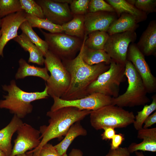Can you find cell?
<instances>
[{
    "mask_svg": "<svg viewBox=\"0 0 156 156\" xmlns=\"http://www.w3.org/2000/svg\"><path fill=\"white\" fill-rule=\"evenodd\" d=\"M10 156H11V155H10Z\"/></svg>",
    "mask_w": 156,
    "mask_h": 156,
    "instance_id": "c3c4849f",
    "label": "cell"
},
{
    "mask_svg": "<svg viewBox=\"0 0 156 156\" xmlns=\"http://www.w3.org/2000/svg\"><path fill=\"white\" fill-rule=\"evenodd\" d=\"M11 155L16 156L35 149L39 145L40 132L30 125L23 123L18 128Z\"/></svg>",
    "mask_w": 156,
    "mask_h": 156,
    "instance_id": "7c38bea8",
    "label": "cell"
},
{
    "mask_svg": "<svg viewBox=\"0 0 156 156\" xmlns=\"http://www.w3.org/2000/svg\"><path fill=\"white\" fill-rule=\"evenodd\" d=\"M52 98L54 102L50 110L52 111L66 107H75L80 110L94 111L112 105V97L98 93L73 100H66L56 97Z\"/></svg>",
    "mask_w": 156,
    "mask_h": 156,
    "instance_id": "30bf717a",
    "label": "cell"
},
{
    "mask_svg": "<svg viewBox=\"0 0 156 156\" xmlns=\"http://www.w3.org/2000/svg\"><path fill=\"white\" fill-rule=\"evenodd\" d=\"M137 37L135 31L109 35L103 50L115 62L125 65L130 44L133 43Z\"/></svg>",
    "mask_w": 156,
    "mask_h": 156,
    "instance_id": "9c48e42d",
    "label": "cell"
},
{
    "mask_svg": "<svg viewBox=\"0 0 156 156\" xmlns=\"http://www.w3.org/2000/svg\"><path fill=\"white\" fill-rule=\"evenodd\" d=\"M89 0H73L70 4V8L73 14L85 15L88 12Z\"/></svg>",
    "mask_w": 156,
    "mask_h": 156,
    "instance_id": "836d02e7",
    "label": "cell"
},
{
    "mask_svg": "<svg viewBox=\"0 0 156 156\" xmlns=\"http://www.w3.org/2000/svg\"><path fill=\"white\" fill-rule=\"evenodd\" d=\"M87 134V131L82 126L80 121L76 122L70 127L64 138L54 147L60 155L62 156L66 153L68 148L76 137Z\"/></svg>",
    "mask_w": 156,
    "mask_h": 156,
    "instance_id": "44dd1931",
    "label": "cell"
},
{
    "mask_svg": "<svg viewBox=\"0 0 156 156\" xmlns=\"http://www.w3.org/2000/svg\"><path fill=\"white\" fill-rule=\"evenodd\" d=\"M87 36L85 35L82 43V58L87 64L92 66L102 63L110 65L112 59L103 50H95L88 48L84 45Z\"/></svg>",
    "mask_w": 156,
    "mask_h": 156,
    "instance_id": "603a6c76",
    "label": "cell"
},
{
    "mask_svg": "<svg viewBox=\"0 0 156 156\" xmlns=\"http://www.w3.org/2000/svg\"><path fill=\"white\" fill-rule=\"evenodd\" d=\"M106 156H130L128 148L119 147L114 149H110Z\"/></svg>",
    "mask_w": 156,
    "mask_h": 156,
    "instance_id": "d590c367",
    "label": "cell"
},
{
    "mask_svg": "<svg viewBox=\"0 0 156 156\" xmlns=\"http://www.w3.org/2000/svg\"><path fill=\"white\" fill-rule=\"evenodd\" d=\"M125 75L127 79L128 87L125 92L112 99V105L123 107L144 105L150 102L142 80L132 64L127 60Z\"/></svg>",
    "mask_w": 156,
    "mask_h": 156,
    "instance_id": "277c9868",
    "label": "cell"
},
{
    "mask_svg": "<svg viewBox=\"0 0 156 156\" xmlns=\"http://www.w3.org/2000/svg\"><path fill=\"white\" fill-rule=\"evenodd\" d=\"M156 123V112L149 116L144 121V128H148Z\"/></svg>",
    "mask_w": 156,
    "mask_h": 156,
    "instance_id": "f35d334b",
    "label": "cell"
},
{
    "mask_svg": "<svg viewBox=\"0 0 156 156\" xmlns=\"http://www.w3.org/2000/svg\"><path fill=\"white\" fill-rule=\"evenodd\" d=\"M18 62L19 67L15 75L16 79L32 76L40 77L46 81L49 78L48 71L45 67L41 68L31 65L22 58L20 59Z\"/></svg>",
    "mask_w": 156,
    "mask_h": 156,
    "instance_id": "7402d4cb",
    "label": "cell"
},
{
    "mask_svg": "<svg viewBox=\"0 0 156 156\" xmlns=\"http://www.w3.org/2000/svg\"><path fill=\"white\" fill-rule=\"evenodd\" d=\"M136 45L144 56L155 55L156 52V21H151Z\"/></svg>",
    "mask_w": 156,
    "mask_h": 156,
    "instance_id": "e0dca14e",
    "label": "cell"
},
{
    "mask_svg": "<svg viewBox=\"0 0 156 156\" xmlns=\"http://www.w3.org/2000/svg\"><path fill=\"white\" fill-rule=\"evenodd\" d=\"M136 156H145L142 152H139L138 151L135 152Z\"/></svg>",
    "mask_w": 156,
    "mask_h": 156,
    "instance_id": "7bdbcfd3",
    "label": "cell"
},
{
    "mask_svg": "<svg viewBox=\"0 0 156 156\" xmlns=\"http://www.w3.org/2000/svg\"><path fill=\"white\" fill-rule=\"evenodd\" d=\"M104 131L101 134V139L103 140H108L112 139L116 134L115 129L110 127H104L103 129Z\"/></svg>",
    "mask_w": 156,
    "mask_h": 156,
    "instance_id": "74e56055",
    "label": "cell"
},
{
    "mask_svg": "<svg viewBox=\"0 0 156 156\" xmlns=\"http://www.w3.org/2000/svg\"><path fill=\"white\" fill-rule=\"evenodd\" d=\"M23 123L21 119L14 115L9 124L0 130V149L6 156H10L12 153L13 135Z\"/></svg>",
    "mask_w": 156,
    "mask_h": 156,
    "instance_id": "ac0fdd59",
    "label": "cell"
},
{
    "mask_svg": "<svg viewBox=\"0 0 156 156\" xmlns=\"http://www.w3.org/2000/svg\"><path fill=\"white\" fill-rule=\"evenodd\" d=\"M127 1L147 15L156 11V0H129Z\"/></svg>",
    "mask_w": 156,
    "mask_h": 156,
    "instance_id": "1f68e13d",
    "label": "cell"
},
{
    "mask_svg": "<svg viewBox=\"0 0 156 156\" xmlns=\"http://www.w3.org/2000/svg\"><path fill=\"white\" fill-rule=\"evenodd\" d=\"M55 2L61 3H67L68 4H70L72 0H54Z\"/></svg>",
    "mask_w": 156,
    "mask_h": 156,
    "instance_id": "60d3db41",
    "label": "cell"
},
{
    "mask_svg": "<svg viewBox=\"0 0 156 156\" xmlns=\"http://www.w3.org/2000/svg\"><path fill=\"white\" fill-rule=\"evenodd\" d=\"M82 44L78 55L73 59L62 60L69 73L70 82L67 90L60 98L68 101L80 99L87 96V89L101 74L108 70L110 65L104 63L89 65L82 58Z\"/></svg>",
    "mask_w": 156,
    "mask_h": 156,
    "instance_id": "6da1fadb",
    "label": "cell"
},
{
    "mask_svg": "<svg viewBox=\"0 0 156 156\" xmlns=\"http://www.w3.org/2000/svg\"><path fill=\"white\" fill-rule=\"evenodd\" d=\"M2 88L8 94L3 96L4 99L0 100V108L9 110L11 113L21 119L32 112L31 102L49 96L46 86L42 92H27L18 87L14 80H12L8 85L2 86Z\"/></svg>",
    "mask_w": 156,
    "mask_h": 156,
    "instance_id": "3957f363",
    "label": "cell"
},
{
    "mask_svg": "<svg viewBox=\"0 0 156 156\" xmlns=\"http://www.w3.org/2000/svg\"><path fill=\"white\" fill-rule=\"evenodd\" d=\"M152 101L149 105H144L142 109L137 112V114L135 116V120L133 123V126L137 130H139L143 128V124L146 118L156 109V94L152 97Z\"/></svg>",
    "mask_w": 156,
    "mask_h": 156,
    "instance_id": "f1b7e54d",
    "label": "cell"
},
{
    "mask_svg": "<svg viewBox=\"0 0 156 156\" xmlns=\"http://www.w3.org/2000/svg\"><path fill=\"white\" fill-rule=\"evenodd\" d=\"M45 67L50 73L46 86L49 96L61 98L69 86L70 75L61 60L49 50L44 56Z\"/></svg>",
    "mask_w": 156,
    "mask_h": 156,
    "instance_id": "8992f818",
    "label": "cell"
},
{
    "mask_svg": "<svg viewBox=\"0 0 156 156\" xmlns=\"http://www.w3.org/2000/svg\"><path fill=\"white\" fill-rule=\"evenodd\" d=\"M124 140L123 134L121 133L115 134L112 139L110 149H114L119 147Z\"/></svg>",
    "mask_w": 156,
    "mask_h": 156,
    "instance_id": "8d00e7d4",
    "label": "cell"
},
{
    "mask_svg": "<svg viewBox=\"0 0 156 156\" xmlns=\"http://www.w3.org/2000/svg\"><path fill=\"white\" fill-rule=\"evenodd\" d=\"M38 156H60L54 146L52 144L47 143L41 148Z\"/></svg>",
    "mask_w": 156,
    "mask_h": 156,
    "instance_id": "e575fe53",
    "label": "cell"
},
{
    "mask_svg": "<svg viewBox=\"0 0 156 156\" xmlns=\"http://www.w3.org/2000/svg\"><path fill=\"white\" fill-rule=\"evenodd\" d=\"M137 138L140 143H131L127 148L130 153L138 151L156 152V128H144L138 131Z\"/></svg>",
    "mask_w": 156,
    "mask_h": 156,
    "instance_id": "2e32d148",
    "label": "cell"
},
{
    "mask_svg": "<svg viewBox=\"0 0 156 156\" xmlns=\"http://www.w3.org/2000/svg\"><path fill=\"white\" fill-rule=\"evenodd\" d=\"M144 56L136 44L129 45L127 60L131 62L140 76L147 93L154 92L156 91V78L152 74Z\"/></svg>",
    "mask_w": 156,
    "mask_h": 156,
    "instance_id": "8fae6325",
    "label": "cell"
},
{
    "mask_svg": "<svg viewBox=\"0 0 156 156\" xmlns=\"http://www.w3.org/2000/svg\"><path fill=\"white\" fill-rule=\"evenodd\" d=\"M20 28L31 42L42 51L44 56L49 50L46 42L41 39L33 29L32 27L26 20L21 25Z\"/></svg>",
    "mask_w": 156,
    "mask_h": 156,
    "instance_id": "83f0119b",
    "label": "cell"
},
{
    "mask_svg": "<svg viewBox=\"0 0 156 156\" xmlns=\"http://www.w3.org/2000/svg\"><path fill=\"white\" fill-rule=\"evenodd\" d=\"M107 71L100 75L88 87L87 96L100 93L113 98L119 96L120 86L125 81V65L118 64L112 60Z\"/></svg>",
    "mask_w": 156,
    "mask_h": 156,
    "instance_id": "52a82bcc",
    "label": "cell"
},
{
    "mask_svg": "<svg viewBox=\"0 0 156 156\" xmlns=\"http://www.w3.org/2000/svg\"><path fill=\"white\" fill-rule=\"evenodd\" d=\"M1 32H0V37H1Z\"/></svg>",
    "mask_w": 156,
    "mask_h": 156,
    "instance_id": "7dc6e473",
    "label": "cell"
},
{
    "mask_svg": "<svg viewBox=\"0 0 156 156\" xmlns=\"http://www.w3.org/2000/svg\"><path fill=\"white\" fill-rule=\"evenodd\" d=\"M138 22L132 15L126 13L122 14L110 25L107 32L109 35L135 31L138 27Z\"/></svg>",
    "mask_w": 156,
    "mask_h": 156,
    "instance_id": "ffe728a7",
    "label": "cell"
},
{
    "mask_svg": "<svg viewBox=\"0 0 156 156\" xmlns=\"http://www.w3.org/2000/svg\"><path fill=\"white\" fill-rule=\"evenodd\" d=\"M13 40L25 51L29 52V56L28 63H35L40 65L44 64V56L42 52L25 34L22 32Z\"/></svg>",
    "mask_w": 156,
    "mask_h": 156,
    "instance_id": "d6986e66",
    "label": "cell"
},
{
    "mask_svg": "<svg viewBox=\"0 0 156 156\" xmlns=\"http://www.w3.org/2000/svg\"><path fill=\"white\" fill-rule=\"evenodd\" d=\"M90 114L92 126L96 130L104 127L123 128L133 124L135 116L132 112H129L116 105L105 106L92 111Z\"/></svg>",
    "mask_w": 156,
    "mask_h": 156,
    "instance_id": "5b68a950",
    "label": "cell"
},
{
    "mask_svg": "<svg viewBox=\"0 0 156 156\" xmlns=\"http://www.w3.org/2000/svg\"><path fill=\"white\" fill-rule=\"evenodd\" d=\"M39 29L44 38L49 50L61 60L73 59L80 51L83 42L80 38L63 33H48Z\"/></svg>",
    "mask_w": 156,
    "mask_h": 156,
    "instance_id": "ba28073f",
    "label": "cell"
},
{
    "mask_svg": "<svg viewBox=\"0 0 156 156\" xmlns=\"http://www.w3.org/2000/svg\"><path fill=\"white\" fill-rule=\"evenodd\" d=\"M20 0H0V18L22 10Z\"/></svg>",
    "mask_w": 156,
    "mask_h": 156,
    "instance_id": "f546056e",
    "label": "cell"
},
{
    "mask_svg": "<svg viewBox=\"0 0 156 156\" xmlns=\"http://www.w3.org/2000/svg\"><path fill=\"white\" fill-rule=\"evenodd\" d=\"M26 13L23 10L9 15L1 18L0 31V57L3 56L5 46L10 40L17 37L21 24L26 21Z\"/></svg>",
    "mask_w": 156,
    "mask_h": 156,
    "instance_id": "5bb4252c",
    "label": "cell"
},
{
    "mask_svg": "<svg viewBox=\"0 0 156 156\" xmlns=\"http://www.w3.org/2000/svg\"><path fill=\"white\" fill-rule=\"evenodd\" d=\"M86 40L84 45L93 49L103 50L109 36L106 32L94 31L89 33Z\"/></svg>",
    "mask_w": 156,
    "mask_h": 156,
    "instance_id": "4316f807",
    "label": "cell"
},
{
    "mask_svg": "<svg viewBox=\"0 0 156 156\" xmlns=\"http://www.w3.org/2000/svg\"><path fill=\"white\" fill-rule=\"evenodd\" d=\"M92 111L80 110L72 107H64L54 111H49L47 113V116L49 118V125H42L40 128V143L38 147L28 152L32 153V156H38L42 148L45 144L53 139L63 138L73 124L82 120Z\"/></svg>",
    "mask_w": 156,
    "mask_h": 156,
    "instance_id": "7a4b0ae2",
    "label": "cell"
},
{
    "mask_svg": "<svg viewBox=\"0 0 156 156\" xmlns=\"http://www.w3.org/2000/svg\"><path fill=\"white\" fill-rule=\"evenodd\" d=\"M35 1L41 7L45 18L54 24L62 26L73 18L68 3L53 0Z\"/></svg>",
    "mask_w": 156,
    "mask_h": 156,
    "instance_id": "4fadbf2b",
    "label": "cell"
},
{
    "mask_svg": "<svg viewBox=\"0 0 156 156\" xmlns=\"http://www.w3.org/2000/svg\"><path fill=\"white\" fill-rule=\"evenodd\" d=\"M62 156H68L66 153L64 154Z\"/></svg>",
    "mask_w": 156,
    "mask_h": 156,
    "instance_id": "f6af8a7d",
    "label": "cell"
},
{
    "mask_svg": "<svg viewBox=\"0 0 156 156\" xmlns=\"http://www.w3.org/2000/svg\"><path fill=\"white\" fill-rule=\"evenodd\" d=\"M85 15L73 14L70 21L62 25L65 34L79 38H84Z\"/></svg>",
    "mask_w": 156,
    "mask_h": 156,
    "instance_id": "d4e9b609",
    "label": "cell"
},
{
    "mask_svg": "<svg viewBox=\"0 0 156 156\" xmlns=\"http://www.w3.org/2000/svg\"><path fill=\"white\" fill-rule=\"evenodd\" d=\"M118 17L115 12H88L84 16L85 35L99 31L107 32L111 24Z\"/></svg>",
    "mask_w": 156,
    "mask_h": 156,
    "instance_id": "9a60e30c",
    "label": "cell"
},
{
    "mask_svg": "<svg viewBox=\"0 0 156 156\" xmlns=\"http://www.w3.org/2000/svg\"><path fill=\"white\" fill-rule=\"evenodd\" d=\"M0 156H6L5 153L0 149Z\"/></svg>",
    "mask_w": 156,
    "mask_h": 156,
    "instance_id": "ee69618b",
    "label": "cell"
},
{
    "mask_svg": "<svg viewBox=\"0 0 156 156\" xmlns=\"http://www.w3.org/2000/svg\"><path fill=\"white\" fill-rule=\"evenodd\" d=\"M1 18H0V27H1Z\"/></svg>",
    "mask_w": 156,
    "mask_h": 156,
    "instance_id": "bcb514c9",
    "label": "cell"
},
{
    "mask_svg": "<svg viewBox=\"0 0 156 156\" xmlns=\"http://www.w3.org/2000/svg\"><path fill=\"white\" fill-rule=\"evenodd\" d=\"M21 8L26 13L41 18H45L40 6L34 0H20Z\"/></svg>",
    "mask_w": 156,
    "mask_h": 156,
    "instance_id": "4dcf8cb0",
    "label": "cell"
},
{
    "mask_svg": "<svg viewBox=\"0 0 156 156\" xmlns=\"http://www.w3.org/2000/svg\"><path fill=\"white\" fill-rule=\"evenodd\" d=\"M68 156H83V153L80 149L73 148Z\"/></svg>",
    "mask_w": 156,
    "mask_h": 156,
    "instance_id": "ab89813d",
    "label": "cell"
},
{
    "mask_svg": "<svg viewBox=\"0 0 156 156\" xmlns=\"http://www.w3.org/2000/svg\"><path fill=\"white\" fill-rule=\"evenodd\" d=\"M115 12L113 7L106 1L103 0H91L90 1L88 12Z\"/></svg>",
    "mask_w": 156,
    "mask_h": 156,
    "instance_id": "d6a6232c",
    "label": "cell"
},
{
    "mask_svg": "<svg viewBox=\"0 0 156 156\" xmlns=\"http://www.w3.org/2000/svg\"><path fill=\"white\" fill-rule=\"evenodd\" d=\"M33 153H27L24 154L18 155L16 156H32Z\"/></svg>",
    "mask_w": 156,
    "mask_h": 156,
    "instance_id": "b9f144b4",
    "label": "cell"
},
{
    "mask_svg": "<svg viewBox=\"0 0 156 156\" xmlns=\"http://www.w3.org/2000/svg\"><path fill=\"white\" fill-rule=\"evenodd\" d=\"M26 19L32 28L43 29L51 33H64L62 26L54 24L45 18H39L26 13Z\"/></svg>",
    "mask_w": 156,
    "mask_h": 156,
    "instance_id": "484cf974",
    "label": "cell"
},
{
    "mask_svg": "<svg viewBox=\"0 0 156 156\" xmlns=\"http://www.w3.org/2000/svg\"><path fill=\"white\" fill-rule=\"evenodd\" d=\"M114 8L118 18L123 13L129 14L134 16L138 23L146 20L147 14L136 8L125 0L105 1Z\"/></svg>",
    "mask_w": 156,
    "mask_h": 156,
    "instance_id": "cb8c5ba5",
    "label": "cell"
}]
</instances>
